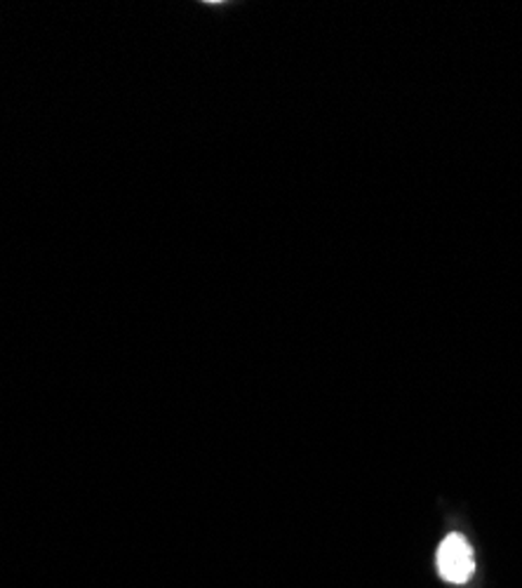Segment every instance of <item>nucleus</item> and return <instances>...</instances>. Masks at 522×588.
I'll return each mask as SVG.
<instances>
[{"label":"nucleus","instance_id":"nucleus-1","mask_svg":"<svg viewBox=\"0 0 522 588\" xmlns=\"http://www.w3.org/2000/svg\"><path fill=\"white\" fill-rule=\"evenodd\" d=\"M475 561L469 541L461 535H449L438 549V572L449 584H467L473 577Z\"/></svg>","mask_w":522,"mask_h":588}]
</instances>
